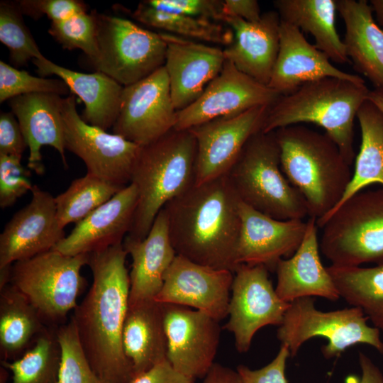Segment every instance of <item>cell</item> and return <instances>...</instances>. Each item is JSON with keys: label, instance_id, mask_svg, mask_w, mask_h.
<instances>
[{"label": "cell", "instance_id": "1", "mask_svg": "<svg viewBox=\"0 0 383 383\" xmlns=\"http://www.w3.org/2000/svg\"><path fill=\"white\" fill-rule=\"evenodd\" d=\"M123 243L89 254L93 281L71 318L94 371L109 383H129L133 370L122 347L130 277Z\"/></svg>", "mask_w": 383, "mask_h": 383}, {"label": "cell", "instance_id": "2", "mask_svg": "<svg viewBox=\"0 0 383 383\" xmlns=\"http://www.w3.org/2000/svg\"><path fill=\"white\" fill-rule=\"evenodd\" d=\"M241 200L228 175L194 184L163 207L177 255L235 272Z\"/></svg>", "mask_w": 383, "mask_h": 383}, {"label": "cell", "instance_id": "3", "mask_svg": "<svg viewBox=\"0 0 383 383\" xmlns=\"http://www.w3.org/2000/svg\"><path fill=\"white\" fill-rule=\"evenodd\" d=\"M274 133L282 172L304 199L309 217L323 218L343 198L352 179L351 165L326 133L292 125Z\"/></svg>", "mask_w": 383, "mask_h": 383}, {"label": "cell", "instance_id": "4", "mask_svg": "<svg viewBox=\"0 0 383 383\" xmlns=\"http://www.w3.org/2000/svg\"><path fill=\"white\" fill-rule=\"evenodd\" d=\"M370 89L365 80L326 77L307 82L293 92L282 95L270 107L262 131L311 123L325 130L349 165L355 158L354 121Z\"/></svg>", "mask_w": 383, "mask_h": 383}, {"label": "cell", "instance_id": "5", "mask_svg": "<svg viewBox=\"0 0 383 383\" xmlns=\"http://www.w3.org/2000/svg\"><path fill=\"white\" fill-rule=\"evenodd\" d=\"M196 155L189 130L172 129L141 147L131 175L138 204L128 236L144 239L166 204L195 184Z\"/></svg>", "mask_w": 383, "mask_h": 383}, {"label": "cell", "instance_id": "6", "mask_svg": "<svg viewBox=\"0 0 383 383\" xmlns=\"http://www.w3.org/2000/svg\"><path fill=\"white\" fill-rule=\"evenodd\" d=\"M228 176L240 200L256 211L278 220L309 216L304 199L282 171L274 131L252 135Z\"/></svg>", "mask_w": 383, "mask_h": 383}, {"label": "cell", "instance_id": "7", "mask_svg": "<svg viewBox=\"0 0 383 383\" xmlns=\"http://www.w3.org/2000/svg\"><path fill=\"white\" fill-rule=\"evenodd\" d=\"M316 223L320 251L331 265L383 264V188L355 194Z\"/></svg>", "mask_w": 383, "mask_h": 383}, {"label": "cell", "instance_id": "8", "mask_svg": "<svg viewBox=\"0 0 383 383\" xmlns=\"http://www.w3.org/2000/svg\"><path fill=\"white\" fill-rule=\"evenodd\" d=\"M89 254L64 255L54 249L12 265L11 284L19 290L49 327L67 323L86 285L81 269Z\"/></svg>", "mask_w": 383, "mask_h": 383}, {"label": "cell", "instance_id": "9", "mask_svg": "<svg viewBox=\"0 0 383 383\" xmlns=\"http://www.w3.org/2000/svg\"><path fill=\"white\" fill-rule=\"evenodd\" d=\"M313 297H303L289 304L277 331V337L296 355L302 345L313 337H323L328 343L321 348L327 358L340 357L356 344L369 345L383 354L380 331L367 323L368 318L357 307L322 311L315 307Z\"/></svg>", "mask_w": 383, "mask_h": 383}, {"label": "cell", "instance_id": "10", "mask_svg": "<svg viewBox=\"0 0 383 383\" xmlns=\"http://www.w3.org/2000/svg\"><path fill=\"white\" fill-rule=\"evenodd\" d=\"M93 11L98 55L91 62L96 71L126 87L164 66L167 46L160 32L145 29L124 18Z\"/></svg>", "mask_w": 383, "mask_h": 383}, {"label": "cell", "instance_id": "11", "mask_svg": "<svg viewBox=\"0 0 383 383\" xmlns=\"http://www.w3.org/2000/svg\"><path fill=\"white\" fill-rule=\"evenodd\" d=\"M62 118L65 150L83 160L87 173L120 187L131 184L140 146L85 122L73 94L64 98Z\"/></svg>", "mask_w": 383, "mask_h": 383}, {"label": "cell", "instance_id": "12", "mask_svg": "<svg viewBox=\"0 0 383 383\" xmlns=\"http://www.w3.org/2000/svg\"><path fill=\"white\" fill-rule=\"evenodd\" d=\"M177 113L162 66L140 81L123 87L113 133L143 147L174 129Z\"/></svg>", "mask_w": 383, "mask_h": 383}, {"label": "cell", "instance_id": "13", "mask_svg": "<svg viewBox=\"0 0 383 383\" xmlns=\"http://www.w3.org/2000/svg\"><path fill=\"white\" fill-rule=\"evenodd\" d=\"M289 304L277 295L261 265H239L234 272L226 329L233 334L235 348L246 353L258 330L279 326Z\"/></svg>", "mask_w": 383, "mask_h": 383}, {"label": "cell", "instance_id": "14", "mask_svg": "<svg viewBox=\"0 0 383 383\" xmlns=\"http://www.w3.org/2000/svg\"><path fill=\"white\" fill-rule=\"evenodd\" d=\"M270 106H259L189 129L195 138V184L228 175L249 139L262 131Z\"/></svg>", "mask_w": 383, "mask_h": 383}, {"label": "cell", "instance_id": "15", "mask_svg": "<svg viewBox=\"0 0 383 383\" xmlns=\"http://www.w3.org/2000/svg\"><path fill=\"white\" fill-rule=\"evenodd\" d=\"M163 304L167 360L182 374L195 380L204 378L220 341L218 321L189 307Z\"/></svg>", "mask_w": 383, "mask_h": 383}, {"label": "cell", "instance_id": "16", "mask_svg": "<svg viewBox=\"0 0 383 383\" xmlns=\"http://www.w3.org/2000/svg\"><path fill=\"white\" fill-rule=\"evenodd\" d=\"M225 61L221 72L207 85L201 95L187 107L178 111L174 129L189 130L209 121L235 115L259 106H272L281 96Z\"/></svg>", "mask_w": 383, "mask_h": 383}, {"label": "cell", "instance_id": "17", "mask_svg": "<svg viewBox=\"0 0 383 383\" xmlns=\"http://www.w3.org/2000/svg\"><path fill=\"white\" fill-rule=\"evenodd\" d=\"M233 276L177 255L155 300L194 308L219 321L228 316Z\"/></svg>", "mask_w": 383, "mask_h": 383}, {"label": "cell", "instance_id": "18", "mask_svg": "<svg viewBox=\"0 0 383 383\" xmlns=\"http://www.w3.org/2000/svg\"><path fill=\"white\" fill-rule=\"evenodd\" d=\"M28 204L17 211L0 235V267L52 250L65 236L55 197L33 185Z\"/></svg>", "mask_w": 383, "mask_h": 383}, {"label": "cell", "instance_id": "19", "mask_svg": "<svg viewBox=\"0 0 383 383\" xmlns=\"http://www.w3.org/2000/svg\"><path fill=\"white\" fill-rule=\"evenodd\" d=\"M166 43L164 65L175 109L180 111L203 93L221 72L226 61L223 50L204 43L160 32Z\"/></svg>", "mask_w": 383, "mask_h": 383}, {"label": "cell", "instance_id": "20", "mask_svg": "<svg viewBox=\"0 0 383 383\" xmlns=\"http://www.w3.org/2000/svg\"><path fill=\"white\" fill-rule=\"evenodd\" d=\"M241 228L237 249L238 265H261L274 270L300 246L307 223L302 219L278 220L241 201Z\"/></svg>", "mask_w": 383, "mask_h": 383}, {"label": "cell", "instance_id": "21", "mask_svg": "<svg viewBox=\"0 0 383 383\" xmlns=\"http://www.w3.org/2000/svg\"><path fill=\"white\" fill-rule=\"evenodd\" d=\"M138 204V191L129 184L110 200L77 223L53 248L66 255L91 254L123 243Z\"/></svg>", "mask_w": 383, "mask_h": 383}, {"label": "cell", "instance_id": "22", "mask_svg": "<svg viewBox=\"0 0 383 383\" xmlns=\"http://www.w3.org/2000/svg\"><path fill=\"white\" fill-rule=\"evenodd\" d=\"M326 77L363 80L335 67L299 28L281 20L279 48L268 87L287 95L307 82Z\"/></svg>", "mask_w": 383, "mask_h": 383}, {"label": "cell", "instance_id": "23", "mask_svg": "<svg viewBox=\"0 0 383 383\" xmlns=\"http://www.w3.org/2000/svg\"><path fill=\"white\" fill-rule=\"evenodd\" d=\"M221 22L233 32V42L223 49L226 60L243 73L267 85L279 48L281 19L277 11L262 13L260 18L249 22L225 16Z\"/></svg>", "mask_w": 383, "mask_h": 383}, {"label": "cell", "instance_id": "24", "mask_svg": "<svg viewBox=\"0 0 383 383\" xmlns=\"http://www.w3.org/2000/svg\"><path fill=\"white\" fill-rule=\"evenodd\" d=\"M306 223V233L299 248L291 257L277 263L275 291L282 300L288 303L312 296L335 301L340 297L321 262L316 219L309 217Z\"/></svg>", "mask_w": 383, "mask_h": 383}, {"label": "cell", "instance_id": "25", "mask_svg": "<svg viewBox=\"0 0 383 383\" xmlns=\"http://www.w3.org/2000/svg\"><path fill=\"white\" fill-rule=\"evenodd\" d=\"M64 98L52 93H33L9 100L29 149L28 168L38 174L44 173L40 148L49 145L60 154L67 167L62 118Z\"/></svg>", "mask_w": 383, "mask_h": 383}, {"label": "cell", "instance_id": "26", "mask_svg": "<svg viewBox=\"0 0 383 383\" xmlns=\"http://www.w3.org/2000/svg\"><path fill=\"white\" fill-rule=\"evenodd\" d=\"M123 247L132 259L128 305L155 299L177 253L172 244L162 209L143 240L126 236Z\"/></svg>", "mask_w": 383, "mask_h": 383}, {"label": "cell", "instance_id": "27", "mask_svg": "<svg viewBox=\"0 0 383 383\" xmlns=\"http://www.w3.org/2000/svg\"><path fill=\"white\" fill-rule=\"evenodd\" d=\"M337 11L345 25L343 39L354 68L374 89H383V30L374 21L366 0H336Z\"/></svg>", "mask_w": 383, "mask_h": 383}, {"label": "cell", "instance_id": "28", "mask_svg": "<svg viewBox=\"0 0 383 383\" xmlns=\"http://www.w3.org/2000/svg\"><path fill=\"white\" fill-rule=\"evenodd\" d=\"M41 77L57 76L64 81L71 94L84 102L82 119L87 123L106 131L113 127L118 113L123 87L104 73L87 74L58 65L45 56L32 60Z\"/></svg>", "mask_w": 383, "mask_h": 383}, {"label": "cell", "instance_id": "29", "mask_svg": "<svg viewBox=\"0 0 383 383\" xmlns=\"http://www.w3.org/2000/svg\"><path fill=\"white\" fill-rule=\"evenodd\" d=\"M122 347L134 376L167 360L162 304L153 299L128 305Z\"/></svg>", "mask_w": 383, "mask_h": 383}, {"label": "cell", "instance_id": "30", "mask_svg": "<svg viewBox=\"0 0 383 383\" xmlns=\"http://www.w3.org/2000/svg\"><path fill=\"white\" fill-rule=\"evenodd\" d=\"M274 5L282 21L311 34L330 60L351 63L335 26L336 0H277Z\"/></svg>", "mask_w": 383, "mask_h": 383}, {"label": "cell", "instance_id": "31", "mask_svg": "<svg viewBox=\"0 0 383 383\" xmlns=\"http://www.w3.org/2000/svg\"><path fill=\"white\" fill-rule=\"evenodd\" d=\"M48 326L36 309L11 283L0 289V358L21 357Z\"/></svg>", "mask_w": 383, "mask_h": 383}, {"label": "cell", "instance_id": "32", "mask_svg": "<svg viewBox=\"0 0 383 383\" xmlns=\"http://www.w3.org/2000/svg\"><path fill=\"white\" fill-rule=\"evenodd\" d=\"M356 118L361 131L360 150L351 181L333 209L372 184L383 186V113L368 99L360 108Z\"/></svg>", "mask_w": 383, "mask_h": 383}, {"label": "cell", "instance_id": "33", "mask_svg": "<svg viewBox=\"0 0 383 383\" xmlns=\"http://www.w3.org/2000/svg\"><path fill=\"white\" fill-rule=\"evenodd\" d=\"M326 269L340 297L361 309L383 331V264L372 267L331 265Z\"/></svg>", "mask_w": 383, "mask_h": 383}, {"label": "cell", "instance_id": "34", "mask_svg": "<svg viewBox=\"0 0 383 383\" xmlns=\"http://www.w3.org/2000/svg\"><path fill=\"white\" fill-rule=\"evenodd\" d=\"M132 16L145 26L191 40L226 47L234 40L233 30L223 23L157 9L145 1L139 3Z\"/></svg>", "mask_w": 383, "mask_h": 383}, {"label": "cell", "instance_id": "35", "mask_svg": "<svg viewBox=\"0 0 383 383\" xmlns=\"http://www.w3.org/2000/svg\"><path fill=\"white\" fill-rule=\"evenodd\" d=\"M57 328L48 327L18 358L1 361L12 373L9 383L59 382L62 355Z\"/></svg>", "mask_w": 383, "mask_h": 383}, {"label": "cell", "instance_id": "36", "mask_svg": "<svg viewBox=\"0 0 383 383\" xmlns=\"http://www.w3.org/2000/svg\"><path fill=\"white\" fill-rule=\"evenodd\" d=\"M123 188L89 173L75 179L64 192L55 197L60 226L64 228L70 223L79 222Z\"/></svg>", "mask_w": 383, "mask_h": 383}, {"label": "cell", "instance_id": "37", "mask_svg": "<svg viewBox=\"0 0 383 383\" xmlns=\"http://www.w3.org/2000/svg\"><path fill=\"white\" fill-rule=\"evenodd\" d=\"M0 41L8 48L10 60L16 66L44 56L24 23L17 1L0 3Z\"/></svg>", "mask_w": 383, "mask_h": 383}, {"label": "cell", "instance_id": "38", "mask_svg": "<svg viewBox=\"0 0 383 383\" xmlns=\"http://www.w3.org/2000/svg\"><path fill=\"white\" fill-rule=\"evenodd\" d=\"M57 335L62 355L58 383H109L90 365L72 318L57 328Z\"/></svg>", "mask_w": 383, "mask_h": 383}, {"label": "cell", "instance_id": "39", "mask_svg": "<svg viewBox=\"0 0 383 383\" xmlns=\"http://www.w3.org/2000/svg\"><path fill=\"white\" fill-rule=\"evenodd\" d=\"M49 34L67 50L79 49L93 62L98 55L96 21L92 11L82 12L65 20L52 22Z\"/></svg>", "mask_w": 383, "mask_h": 383}, {"label": "cell", "instance_id": "40", "mask_svg": "<svg viewBox=\"0 0 383 383\" xmlns=\"http://www.w3.org/2000/svg\"><path fill=\"white\" fill-rule=\"evenodd\" d=\"M70 89L62 79L35 77L0 61V102L33 93L67 95Z\"/></svg>", "mask_w": 383, "mask_h": 383}, {"label": "cell", "instance_id": "41", "mask_svg": "<svg viewBox=\"0 0 383 383\" xmlns=\"http://www.w3.org/2000/svg\"><path fill=\"white\" fill-rule=\"evenodd\" d=\"M21 158L0 155V206L5 209L32 190L30 171L23 166Z\"/></svg>", "mask_w": 383, "mask_h": 383}, {"label": "cell", "instance_id": "42", "mask_svg": "<svg viewBox=\"0 0 383 383\" xmlns=\"http://www.w3.org/2000/svg\"><path fill=\"white\" fill-rule=\"evenodd\" d=\"M17 2L23 14L35 20L45 15L52 22H57L87 11L84 3L77 0H22Z\"/></svg>", "mask_w": 383, "mask_h": 383}, {"label": "cell", "instance_id": "43", "mask_svg": "<svg viewBox=\"0 0 383 383\" xmlns=\"http://www.w3.org/2000/svg\"><path fill=\"white\" fill-rule=\"evenodd\" d=\"M145 1L157 9L192 17L218 22H221L223 17V1L221 0H147Z\"/></svg>", "mask_w": 383, "mask_h": 383}, {"label": "cell", "instance_id": "44", "mask_svg": "<svg viewBox=\"0 0 383 383\" xmlns=\"http://www.w3.org/2000/svg\"><path fill=\"white\" fill-rule=\"evenodd\" d=\"M289 356L287 348L281 345L275 357L265 367L258 370H251L240 365L236 370L243 383H287L285 368L287 360Z\"/></svg>", "mask_w": 383, "mask_h": 383}, {"label": "cell", "instance_id": "45", "mask_svg": "<svg viewBox=\"0 0 383 383\" xmlns=\"http://www.w3.org/2000/svg\"><path fill=\"white\" fill-rule=\"evenodd\" d=\"M28 148L19 123L11 112L0 114V155L22 157Z\"/></svg>", "mask_w": 383, "mask_h": 383}, {"label": "cell", "instance_id": "46", "mask_svg": "<svg viewBox=\"0 0 383 383\" xmlns=\"http://www.w3.org/2000/svg\"><path fill=\"white\" fill-rule=\"evenodd\" d=\"M129 383H194L175 370L167 360L135 375Z\"/></svg>", "mask_w": 383, "mask_h": 383}, {"label": "cell", "instance_id": "47", "mask_svg": "<svg viewBox=\"0 0 383 383\" xmlns=\"http://www.w3.org/2000/svg\"><path fill=\"white\" fill-rule=\"evenodd\" d=\"M222 13L223 16L238 17L249 22L257 21L262 16L256 0H223Z\"/></svg>", "mask_w": 383, "mask_h": 383}, {"label": "cell", "instance_id": "48", "mask_svg": "<svg viewBox=\"0 0 383 383\" xmlns=\"http://www.w3.org/2000/svg\"><path fill=\"white\" fill-rule=\"evenodd\" d=\"M359 364L362 375H349L345 383H383V374L379 368L365 353H359Z\"/></svg>", "mask_w": 383, "mask_h": 383}, {"label": "cell", "instance_id": "49", "mask_svg": "<svg viewBox=\"0 0 383 383\" xmlns=\"http://www.w3.org/2000/svg\"><path fill=\"white\" fill-rule=\"evenodd\" d=\"M203 383H243L238 372L218 363H213Z\"/></svg>", "mask_w": 383, "mask_h": 383}, {"label": "cell", "instance_id": "50", "mask_svg": "<svg viewBox=\"0 0 383 383\" xmlns=\"http://www.w3.org/2000/svg\"><path fill=\"white\" fill-rule=\"evenodd\" d=\"M370 4L375 13L377 24L383 30V0H371Z\"/></svg>", "mask_w": 383, "mask_h": 383}, {"label": "cell", "instance_id": "51", "mask_svg": "<svg viewBox=\"0 0 383 383\" xmlns=\"http://www.w3.org/2000/svg\"><path fill=\"white\" fill-rule=\"evenodd\" d=\"M383 113V89L370 90L369 99Z\"/></svg>", "mask_w": 383, "mask_h": 383}]
</instances>
